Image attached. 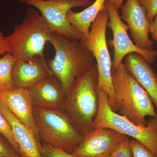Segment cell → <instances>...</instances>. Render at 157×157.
Instances as JSON below:
<instances>
[{
    "label": "cell",
    "instance_id": "4",
    "mask_svg": "<svg viewBox=\"0 0 157 157\" xmlns=\"http://www.w3.org/2000/svg\"><path fill=\"white\" fill-rule=\"evenodd\" d=\"M112 83L121 103V115L137 125L146 126L147 116L157 118L153 102L148 94L125 67L124 63L112 69Z\"/></svg>",
    "mask_w": 157,
    "mask_h": 157
},
{
    "label": "cell",
    "instance_id": "21",
    "mask_svg": "<svg viewBox=\"0 0 157 157\" xmlns=\"http://www.w3.org/2000/svg\"><path fill=\"white\" fill-rule=\"evenodd\" d=\"M133 157H157V155L153 153L146 147L135 139L130 141Z\"/></svg>",
    "mask_w": 157,
    "mask_h": 157
},
{
    "label": "cell",
    "instance_id": "22",
    "mask_svg": "<svg viewBox=\"0 0 157 157\" xmlns=\"http://www.w3.org/2000/svg\"><path fill=\"white\" fill-rule=\"evenodd\" d=\"M0 157H22L15 151L9 140L1 133Z\"/></svg>",
    "mask_w": 157,
    "mask_h": 157
},
{
    "label": "cell",
    "instance_id": "23",
    "mask_svg": "<svg viewBox=\"0 0 157 157\" xmlns=\"http://www.w3.org/2000/svg\"><path fill=\"white\" fill-rule=\"evenodd\" d=\"M109 157H133L130 141L128 137L125 138Z\"/></svg>",
    "mask_w": 157,
    "mask_h": 157
},
{
    "label": "cell",
    "instance_id": "19",
    "mask_svg": "<svg viewBox=\"0 0 157 157\" xmlns=\"http://www.w3.org/2000/svg\"><path fill=\"white\" fill-rule=\"evenodd\" d=\"M0 133L11 143L16 151L19 154V147L17 145L10 124L0 111Z\"/></svg>",
    "mask_w": 157,
    "mask_h": 157
},
{
    "label": "cell",
    "instance_id": "1",
    "mask_svg": "<svg viewBox=\"0 0 157 157\" xmlns=\"http://www.w3.org/2000/svg\"><path fill=\"white\" fill-rule=\"evenodd\" d=\"M49 42L55 55L53 59L47 61V64L67 96L75 80L95 64V59L82 40L52 32Z\"/></svg>",
    "mask_w": 157,
    "mask_h": 157
},
{
    "label": "cell",
    "instance_id": "6",
    "mask_svg": "<svg viewBox=\"0 0 157 157\" xmlns=\"http://www.w3.org/2000/svg\"><path fill=\"white\" fill-rule=\"evenodd\" d=\"M98 96L99 106L94 128H106L130 136L157 155V118H150L146 126L136 124L126 117L113 110L107 93L98 90Z\"/></svg>",
    "mask_w": 157,
    "mask_h": 157
},
{
    "label": "cell",
    "instance_id": "16",
    "mask_svg": "<svg viewBox=\"0 0 157 157\" xmlns=\"http://www.w3.org/2000/svg\"><path fill=\"white\" fill-rule=\"evenodd\" d=\"M125 67L145 90L157 110V75L148 63L139 54H129L125 58Z\"/></svg>",
    "mask_w": 157,
    "mask_h": 157
},
{
    "label": "cell",
    "instance_id": "8",
    "mask_svg": "<svg viewBox=\"0 0 157 157\" xmlns=\"http://www.w3.org/2000/svg\"><path fill=\"white\" fill-rule=\"evenodd\" d=\"M92 0H18L20 3L35 7L48 24L52 32L71 39L82 40L83 37L70 24L67 13L76 7L89 5Z\"/></svg>",
    "mask_w": 157,
    "mask_h": 157
},
{
    "label": "cell",
    "instance_id": "7",
    "mask_svg": "<svg viewBox=\"0 0 157 157\" xmlns=\"http://www.w3.org/2000/svg\"><path fill=\"white\" fill-rule=\"evenodd\" d=\"M33 114L38 137L43 143L72 153L84 137L62 110L34 107Z\"/></svg>",
    "mask_w": 157,
    "mask_h": 157
},
{
    "label": "cell",
    "instance_id": "26",
    "mask_svg": "<svg viewBox=\"0 0 157 157\" xmlns=\"http://www.w3.org/2000/svg\"><path fill=\"white\" fill-rule=\"evenodd\" d=\"M8 52V47L6 36L2 32H0V56L4 55Z\"/></svg>",
    "mask_w": 157,
    "mask_h": 157
},
{
    "label": "cell",
    "instance_id": "12",
    "mask_svg": "<svg viewBox=\"0 0 157 157\" xmlns=\"http://www.w3.org/2000/svg\"><path fill=\"white\" fill-rule=\"evenodd\" d=\"M0 111L8 121L22 157H43L39 137L25 124L19 121L0 99Z\"/></svg>",
    "mask_w": 157,
    "mask_h": 157
},
{
    "label": "cell",
    "instance_id": "14",
    "mask_svg": "<svg viewBox=\"0 0 157 157\" xmlns=\"http://www.w3.org/2000/svg\"><path fill=\"white\" fill-rule=\"evenodd\" d=\"M48 76H53L45 58L17 59L13 67L12 78L15 88L29 89Z\"/></svg>",
    "mask_w": 157,
    "mask_h": 157
},
{
    "label": "cell",
    "instance_id": "27",
    "mask_svg": "<svg viewBox=\"0 0 157 157\" xmlns=\"http://www.w3.org/2000/svg\"><path fill=\"white\" fill-rule=\"evenodd\" d=\"M123 1L124 0H107V2L117 11L121 7Z\"/></svg>",
    "mask_w": 157,
    "mask_h": 157
},
{
    "label": "cell",
    "instance_id": "18",
    "mask_svg": "<svg viewBox=\"0 0 157 157\" xmlns=\"http://www.w3.org/2000/svg\"><path fill=\"white\" fill-rule=\"evenodd\" d=\"M16 60L9 53L0 57V91H11L15 88L12 80V72Z\"/></svg>",
    "mask_w": 157,
    "mask_h": 157
},
{
    "label": "cell",
    "instance_id": "9",
    "mask_svg": "<svg viewBox=\"0 0 157 157\" xmlns=\"http://www.w3.org/2000/svg\"><path fill=\"white\" fill-rule=\"evenodd\" d=\"M105 6L109 16L107 27L111 30L113 35V39L108 42L109 46L113 47L114 50L112 68L116 69L120 67L124 59L134 52L142 56L150 64L154 63L157 57V51L143 50L137 47L129 37L128 26L123 21L117 10L107 1Z\"/></svg>",
    "mask_w": 157,
    "mask_h": 157
},
{
    "label": "cell",
    "instance_id": "3",
    "mask_svg": "<svg viewBox=\"0 0 157 157\" xmlns=\"http://www.w3.org/2000/svg\"><path fill=\"white\" fill-rule=\"evenodd\" d=\"M52 31L40 13L33 8L26 11L22 22L6 36L8 53L16 59L44 57V52Z\"/></svg>",
    "mask_w": 157,
    "mask_h": 157
},
{
    "label": "cell",
    "instance_id": "5",
    "mask_svg": "<svg viewBox=\"0 0 157 157\" xmlns=\"http://www.w3.org/2000/svg\"><path fill=\"white\" fill-rule=\"evenodd\" d=\"M109 21L107 9L104 8L93 22L89 33L82 39L88 49L96 60L98 71V90L108 96L110 107L115 112L121 109V103L113 89L112 78V61L106 39V29Z\"/></svg>",
    "mask_w": 157,
    "mask_h": 157
},
{
    "label": "cell",
    "instance_id": "2",
    "mask_svg": "<svg viewBox=\"0 0 157 157\" xmlns=\"http://www.w3.org/2000/svg\"><path fill=\"white\" fill-rule=\"evenodd\" d=\"M98 71L96 64L74 82L61 110L85 136L94 129L98 109Z\"/></svg>",
    "mask_w": 157,
    "mask_h": 157
},
{
    "label": "cell",
    "instance_id": "25",
    "mask_svg": "<svg viewBox=\"0 0 157 157\" xmlns=\"http://www.w3.org/2000/svg\"><path fill=\"white\" fill-rule=\"evenodd\" d=\"M149 30L153 39L157 43V14L150 23Z\"/></svg>",
    "mask_w": 157,
    "mask_h": 157
},
{
    "label": "cell",
    "instance_id": "13",
    "mask_svg": "<svg viewBox=\"0 0 157 157\" xmlns=\"http://www.w3.org/2000/svg\"><path fill=\"white\" fill-rule=\"evenodd\" d=\"M34 107L61 110L67 94L61 83L53 76H48L29 89Z\"/></svg>",
    "mask_w": 157,
    "mask_h": 157
},
{
    "label": "cell",
    "instance_id": "24",
    "mask_svg": "<svg viewBox=\"0 0 157 157\" xmlns=\"http://www.w3.org/2000/svg\"><path fill=\"white\" fill-rule=\"evenodd\" d=\"M146 11L147 16L151 23L157 14V0H138Z\"/></svg>",
    "mask_w": 157,
    "mask_h": 157
},
{
    "label": "cell",
    "instance_id": "17",
    "mask_svg": "<svg viewBox=\"0 0 157 157\" xmlns=\"http://www.w3.org/2000/svg\"><path fill=\"white\" fill-rule=\"evenodd\" d=\"M107 0H95L83 11L76 12L72 9L67 13L68 21L73 28L83 37L87 36L90 29L100 12L105 8Z\"/></svg>",
    "mask_w": 157,
    "mask_h": 157
},
{
    "label": "cell",
    "instance_id": "15",
    "mask_svg": "<svg viewBox=\"0 0 157 157\" xmlns=\"http://www.w3.org/2000/svg\"><path fill=\"white\" fill-rule=\"evenodd\" d=\"M0 99L19 121L33 130L38 137V128L34 117L33 104L29 89L15 88L12 90L0 91Z\"/></svg>",
    "mask_w": 157,
    "mask_h": 157
},
{
    "label": "cell",
    "instance_id": "10",
    "mask_svg": "<svg viewBox=\"0 0 157 157\" xmlns=\"http://www.w3.org/2000/svg\"><path fill=\"white\" fill-rule=\"evenodd\" d=\"M126 137L111 129L95 128L85 135L72 154L76 157H109Z\"/></svg>",
    "mask_w": 157,
    "mask_h": 157
},
{
    "label": "cell",
    "instance_id": "20",
    "mask_svg": "<svg viewBox=\"0 0 157 157\" xmlns=\"http://www.w3.org/2000/svg\"><path fill=\"white\" fill-rule=\"evenodd\" d=\"M41 151L43 157H76L72 153L46 144H42Z\"/></svg>",
    "mask_w": 157,
    "mask_h": 157
},
{
    "label": "cell",
    "instance_id": "11",
    "mask_svg": "<svg viewBox=\"0 0 157 157\" xmlns=\"http://www.w3.org/2000/svg\"><path fill=\"white\" fill-rule=\"evenodd\" d=\"M121 9V18L127 23L135 45L143 50L154 49V42L149 38L150 22L145 9L138 0H127Z\"/></svg>",
    "mask_w": 157,
    "mask_h": 157
}]
</instances>
